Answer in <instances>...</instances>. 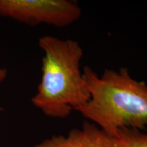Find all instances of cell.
<instances>
[{
  "label": "cell",
  "instance_id": "cell-2",
  "mask_svg": "<svg viewBox=\"0 0 147 147\" xmlns=\"http://www.w3.org/2000/svg\"><path fill=\"white\" fill-rule=\"evenodd\" d=\"M38 45L44 52L42 74L32 102L48 117L67 118L91 97L80 70L83 51L77 41L52 36L41 37Z\"/></svg>",
  "mask_w": 147,
  "mask_h": 147
},
{
  "label": "cell",
  "instance_id": "cell-4",
  "mask_svg": "<svg viewBox=\"0 0 147 147\" xmlns=\"http://www.w3.org/2000/svg\"><path fill=\"white\" fill-rule=\"evenodd\" d=\"M34 147H116V144L115 137L85 121L81 129H73L66 136H53Z\"/></svg>",
  "mask_w": 147,
  "mask_h": 147
},
{
  "label": "cell",
  "instance_id": "cell-3",
  "mask_svg": "<svg viewBox=\"0 0 147 147\" xmlns=\"http://www.w3.org/2000/svg\"><path fill=\"white\" fill-rule=\"evenodd\" d=\"M0 16L35 25H70L81 16V9L69 0H0Z\"/></svg>",
  "mask_w": 147,
  "mask_h": 147
},
{
  "label": "cell",
  "instance_id": "cell-5",
  "mask_svg": "<svg viewBox=\"0 0 147 147\" xmlns=\"http://www.w3.org/2000/svg\"><path fill=\"white\" fill-rule=\"evenodd\" d=\"M115 138L116 147H147V133L137 129L121 128Z\"/></svg>",
  "mask_w": 147,
  "mask_h": 147
},
{
  "label": "cell",
  "instance_id": "cell-6",
  "mask_svg": "<svg viewBox=\"0 0 147 147\" xmlns=\"http://www.w3.org/2000/svg\"><path fill=\"white\" fill-rule=\"evenodd\" d=\"M7 74H8V72L6 69L0 66V83H1L5 80Z\"/></svg>",
  "mask_w": 147,
  "mask_h": 147
},
{
  "label": "cell",
  "instance_id": "cell-1",
  "mask_svg": "<svg viewBox=\"0 0 147 147\" xmlns=\"http://www.w3.org/2000/svg\"><path fill=\"white\" fill-rule=\"evenodd\" d=\"M82 74L91 97L75 110L113 137L121 128L146 129V82L132 78L127 67L106 69L100 76L86 66Z\"/></svg>",
  "mask_w": 147,
  "mask_h": 147
}]
</instances>
